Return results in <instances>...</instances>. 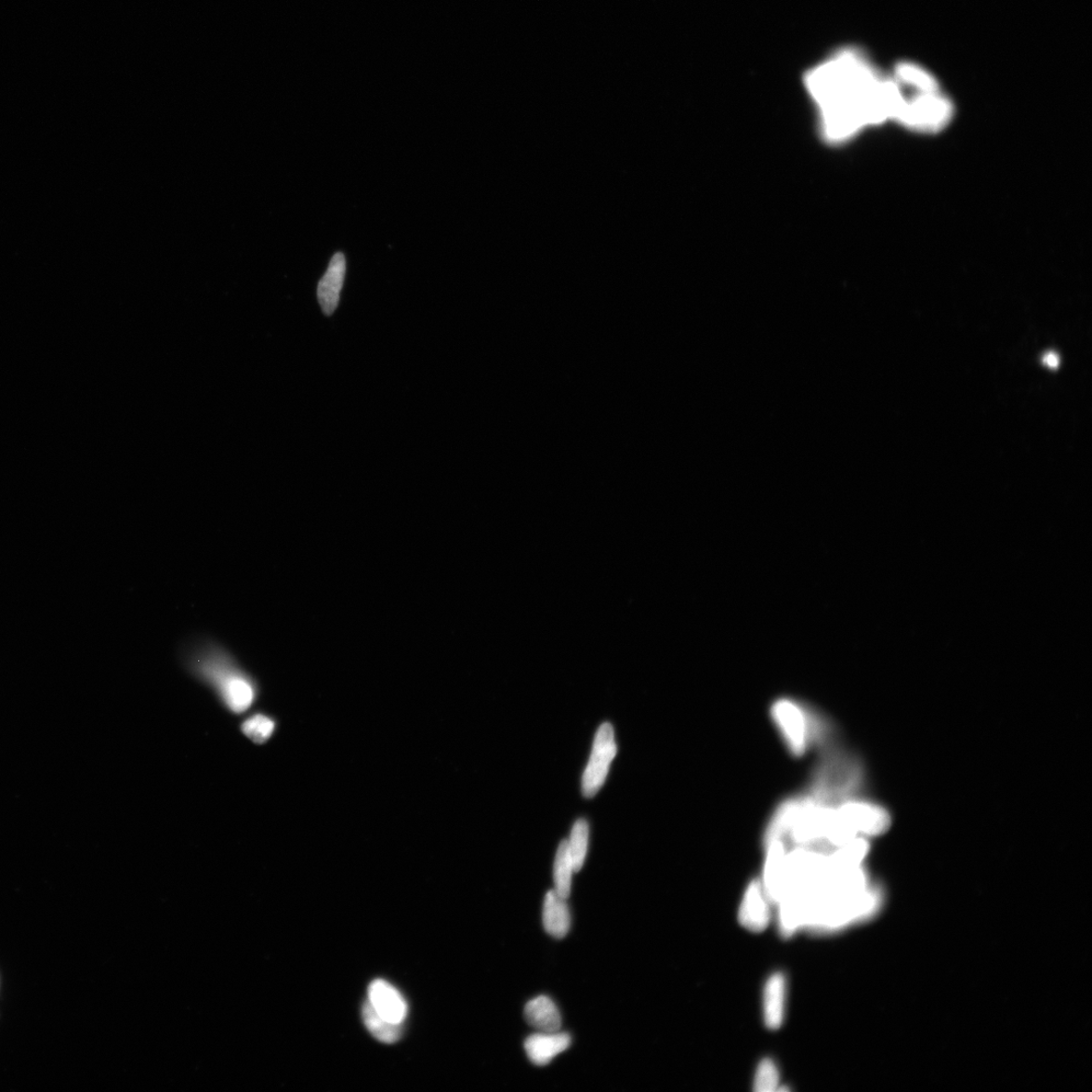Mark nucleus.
I'll use <instances>...</instances> for the list:
<instances>
[{"instance_id": "nucleus-1", "label": "nucleus", "mask_w": 1092, "mask_h": 1092, "mask_svg": "<svg viewBox=\"0 0 1092 1092\" xmlns=\"http://www.w3.org/2000/svg\"><path fill=\"white\" fill-rule=\"evenodd\" d=\"M827 142L841 144L872 125L896 119L903 89L865 53L843 49L810 69L804 80Z\"/></svg>"}, {"instance_id": "nucleus-2", "label": "nucleus", "mask_w": 1092, "mask_h": 1092, "mask_svg": "<svg viewBox=\"0 0 1092 1092\" xmlns=\"http://www.w3.org/2000/svg\"><path fill=\"white\" fill-rule=\"evenodd\" d=\"M191 670L217 690L227 707L241 714L250 708L257 696L251 677L222 647L213 641L194 645L188 655Z\"/></svg>"}, {"instance_id": "nucleus-3", "label": "nucleus", "mask_w": 1092, "mask_h": 1092, "mask_svg": "<svg viewBox=\"0 0 1092 1092\" xmlns=\"http://www.w3.org/2000/svg\"><path fill=\"white\" fill-rule=\"evenodd\" d=\"M770 716L793 757H802L815 748L824 750L836 742L833 721L801 700L779 697L770 707Z\"/></svg>"}, {"instance_id": "nucleus-4", "label": "nucleus", "mask_w": 1092, "mask_h": 1092, "mask_svg": "<svg viewBox=\"0 0 1092 1092\" xmlns=\"http://www.w3.org/2000/svg\"><path fill=\"white\" fill-rule=\"evenodd\" d=\"M865 769L860 758L835 743L825 748L806 792L814 802L835 807L859 796L865 783Z\"/></svg>"}, {"instance_id": "nucleus-5", "label": "nucleus", "mask_w": 1092, "mask_h": 1092, "mask_svg": "<svg viewBox=\"0 0 1092 1092\" xmlns=\"http://www.w3.org/2000/svg\"><path fill=\"white\" fill-rule=\"evenodd\" d=\"M882 890L872 884L864 891L838 896L809 904L806 929L815 934H834L867 921L882 905Z\"/></svg>"}, {"instance_id": "nucleus-6", "label": "nucleus", "mask_w": 1092, "mask_h": 1092, "mask_svg": "<svg viewBox=\"0 0 1092 1092\" xmlns=\"http://www.w3.org/2000/svg\"><path fill=\"white\" fill-rule=\"evenodd\" d=\"M951 101L940 93V90L928 93H915L912 98H906L896 117L908 129L919 132H936L941 130L950 122L953 116Z\"/></svg>"}, {"instance_id": "nucleus-7", "label": "nucleus", "mask_w": 1092, "mask_h": 1092, "mask_svg": "<svg viewBox=\"0 0 1092 1092\" xmlns=\"http://www.w3.org/2000/svg\"><path fill=\"white\" fill-rule=\"evenodd\" d=\"M835 809L842 822L857 837L870 840L887 833L891 824L888 809L860 796L837 804Z\"/></svg>"}, {"instance_id": "nucleus-8", "label": "nucleus", "mask_w": 1092, "mask_h": 1092, "mask_svg": "<svg viewBox=\"0 0 1092 1092\" xmlns=\"http://www.w3.org/2000/svg\"><path fill=\"white\" fill-rule=\"evenodd\" d=\"M616 751L613 727L611 723L605 722L595 735L590 761L583 775L582 789L585 797L592 798L601 789Z\"/></svg>"}, {"instance_id": "nucleus-9", "label": "nucleus", "mask_w": 1092, "mask_h": 1092, "mask_svg": "<svg viewBox=\"0 0 1092 1092\" xmlns=\"http://www.w3.org/2000/svg\"><path fill=\"white\" fill-rule=\"evenodd\" d=\"M771 905L760 879H753L743 892L738 913L739 923L749 932H764L771 922Z\"/></svg>"}, {"instance_id": "nucleus-10", "label": "nucleus", "mask_w": 1092, "mask_h": 1092, "mask_svg": "<svg viewBox=\"0 0 1092 1092\" xmlns=\"http://www.w3.org/2000/svg\"><path fill=\"white\" fill-rule=\"evenodd\" d=\"M764 846V865L760 881L768 899L776 905L783 895V877L789 846L784 840L770 841Z\"/></svg>"}, {"instance_id": "nucleus-11", "label": "nucleus", "mask_w": 1092, "mask_h": 1092, "mask_svg": "<svg viewBox=\"0 0 1092 1092\" xmlns=\"http://www.w3.org/2000/svg\"><path fill=\"white\" fill-rule=\"evenodd\" d=\"M370 1004L376 1013L394 1024H403L408 1014L405 998L396 987L383 980L372 982L369 987Z\"/></svg>"}, {"instance_id": "nucleus-12", "label": "nucleus", "mask_w": 1092, "mask_h": 1092, "mask_svg": "<svg viewBox=\"0 0 1092 1092\" xmlns=\"http://www.w3.org/2000/svg\"><path fill=\"white\" fill-rule=\"evenodd\" d=\"M572 1044V1038L567 1033L539 1032L527 1038L524 1048L528 1059L537 1065L545 1066L553 1061L557 1056L567 1051Z\"/></svg>"}, {"instance_id": "nucleus-13", "label": "nucleus", "mask_w": 1092, "mask_h": 1092, "mask_svg": "<svg viewBox=\"0 0 1092 1092\" xmlns=\"http://www.w3.org/2000/svg\"><path fill=\"white\" fill-rule=\"evenodd\" d=\"M345 272H347V259L343 253L337 252L332 257L328 270L318 284L317 296L322 311L326 316L335 312L339 304Z\"/></svg>"}, {"instance_id": "nucleus-14", "label": "nucleus", "mask_w": 1092, "mask_h": 1092, "mask_svg": "<svg viewBox=\"0 0 1092 1092\" xmlns=\"http://www.w3.org/2000/svg\"><path fill=\"white\" fill-rule=\"evenodd\" d=\"M787 980L783 973L776 972L769 977L763 997L765 1025L770 1030H778L783 1025L786 1011Z\"/></svg>"}, {"instance_id": "nucleus-15", "label": "nucleus", "mask_w": 1092, "mask_h": 1092, "mask_svg": "<svg viewBox=\"0 0 1092 1092\" xmlns=\"http://www.w3.org/2000/svg\"><path fill=\"white\" fill-rule=\"evenodd\" d=\"M544 926L546 933L556 939L565 938L571 928V913L567 900H563L555 890L546 893L544 913Z\"/></svg>"}, {"instance_id": "nucleus-16", "label": "nucleus", "mask_w": 1092, "mask_h": 1092, "mask_svg": "<svg viewBox=\"0 0 1092 1092\" xmlns=\"http://www.w3.org/2000/svg\"><path fill=\"white\" fill-rule=\"evenodd\" d=\"M524 1015L528 1024L539 1032H559L561 1027L558 1006L545 995L531 1000L525 1006Z\"/></svg>"}, {"instance_id": "nucleus-17", "label": "nucleus", "mask_w": 1092, "mask_h": 1092, "mask_svg": "<svg viewBox=\"0 0 1092 1092\" xmlns=\"http://www.w3.org/2000/svg\"><path fill=\"white\" fill-rule=\"evenodd\" d=\"M894 79L901 86L911 87L915 93L940 90L938 80L921 65L901 62L895 67Z\"/></svg>"}, {"instance_id": "nucleus-18", "label": "nucleus", "mask_w": 1092, "mask_h": 1092, "mask_svg": "<svg viewBox=\"0 0 1092 1092\" xmlns=\"http://www.w3.org/2000/svg\"><path fill=\"white\" fill-rule=\"evenodd\" d=\"M362 1019L365 1027L379 1042L393 1044L400 1040L403 1024H394L379 1016L369 1000L363 1005Z\"/></svg>"}, {"instance_id": "nucleus-19", "label": "nucleus", "mask_w": 1092, "mask_h": 1092, "mask_svg": "<svg viewBox=\"0 0 1092 1092\" xmlns=\"http://www.w3.org/2000/svg\"><path fill=\"white\" fill-rule=\"evenodd\" d=\"M573 873L568 841L563 840L558 849L554 866L555 891L563 900L570 898Z\"/></svg>"}, {"instance_id": "nucleus-20", "label": "nucleus", "mask_w": 1092, "mask_h": 1092, "mask_svg": "<svg viewBox=\"0 0 1092 1092\" xmlns=\"http://www.w3.org/2000/svg\"><path fill=\"white\" fill-rule=\"evenodd\" d=\"M588 841V822L584 819H580L573 824L570 841H568L569 852L574 873L579 872L584 866L585 856H587Z\"/></svg>"}, {"instance_id": "nucleus-21", "label": "nucleus", "mask_w": 1092, "mask_h": 1092, "mask_svg": "<svg viewBox=\"0 0 1092 1092\" xmlns=\"http://www.w3.org/2000/svg\"><path fill=\"white\" fill-rule=\"evenodd\" d=\"M780 1086V1073L776 1063L770 1059H763L757 1068L754 1089L757 1092H775Z\"/></svg>"}, {"instance_id": "nucleus-22", "label": "nucleus", "mask_w": 1092, "mask_h": 1092, "mask_svg": "<svg viewBox=\"0 0 1092 1092\" xmlns=\"http://www.w3.org/2000/svg\"><path fill=\"white\" fill-rule=\"evenodd\" d=\"M274 730V721L263 715L253 716L243 724V733L257 743H266L271 737Z\"/></svg>"}, {"instance_id": "nucleus-23", "label": "nucleus", "mask_w": 1092, "mask_h": 1092, "mask_svg": "<svg viewBox=\"0 0 1092 1092\" xmlns=\"http://www.w3.org/2000/svg\"><path fill=\"white\" fill-rule=\"evenodd\" d=\"M1044 362L1051 367H1055V366L1059 365V358H1057V356L1055 354L1051 353V354L1046 356Z\"/></svg>"}]
</instances>
